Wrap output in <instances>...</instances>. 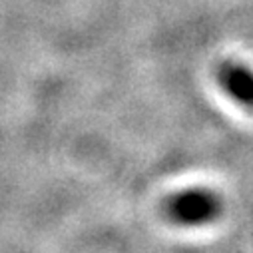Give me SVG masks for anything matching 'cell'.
<instances>
[{"label": "cell", "instance_id": "6da1fadb", "mask_svg": "<svg viewBox=\"0 0 253 253\" xmlns=\"http://www.w3.org/2000/svg\"><path fill=\"white\" fill-rule=\"evenodd\" d=\"M168 211L181 225H202L219 213V200L208 189H185L168 202Z\"/></svg>", "mask_w": 253, "mask_h": 253}, {"label": "cell", "instance_id": "7a4b0ae2", "mask_svg": "<svg viewBox=\"0 0 253 253\" xmlns=\"http://www.w3.org/2000/svg\"><path fill=\"white\" fill-rule=\"evenodd\" d=\"M219 84L235 102L253 108V70L241 64H223Z\"/></svg>", "mask_w": 253, "mask_h": 253}]
</instances>
